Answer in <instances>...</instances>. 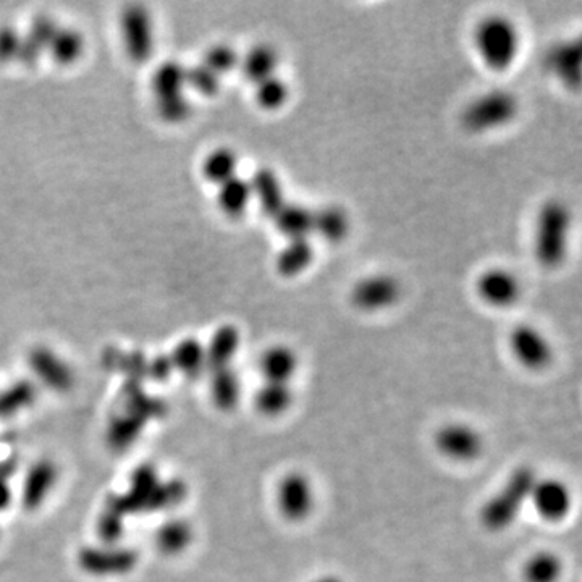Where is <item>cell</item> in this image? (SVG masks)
<instances>
[{
	"label": "cell",
	"instance_id": "obj_12",
	"mask_svg": "<svg viewBox=\"0 0 582 582\" xmlns=\"http://www.w3.org/2000/svg\"><path fill=\"white\" fill-rule=\"evenodd\" d=\"M300 367L295 350L287 345H272L259 358V372L264 382L291 384Z\"/></svg>",
	"mask_w": 582,
	"mask_h": 582
},
{
	"label": "cell",
	"instance_id": "obj_3",
	"mask_svg": "<svg viewBox=\"0 0 582 582\" xmlns=\"http://www.w3.org/2000/svg\"><path fill=\"white\" fill-rule=\"evenodd\" d=\"M474 46L490 70H508L519 54L518 28L503 15L485 17L474 31Z\"/></svg>",
	"mask_w": 582,
	"mask_h": 582
},
{
	"label": "cell",
	"instance_id": "obj_33",
	"mask_svg": "<svg viewBox=\"0 0 582 582\" xmlns=\"http://www.w3.org/2000/svg\"><path fill=\"white\" fill-rule=\"evenodd\" d=\"M186 86H190L203 96H214L219 93L220 76L201 62L194 67L186 68Z\"/></svg>",
	"mask_w": 582,
	"mask_h": 582
},
{
	"label": "cell",
	"instance_id": "obj_38",
	"mask_svg": "<svg viewBox=\"0 0 582 582\" xmlns=\"http://www.w3.org/2000/svg\"><path fill=\"white\" fill-rule=\"evenodd\" d=\"M44 49L38 44L31 41L30 38H23L22 46H20V51H18V60H22L23 64L31 65L38 62L39 57L43 54Z\"/></svg>",
	"mask_w": 582,
	"mask_h": 582
},
{
	"label": "cell",
	"instance_id": "obj_25",
	"mask_svg": "<svg viewBox=\"0 0 582 582\" xmlns=\"http://www.w3.org/2000/svg\"><path fill=\"white\" fill-rule=\"evenodd\" d=\"M350 232V217L340 206H324L314 211L313 233L322 240L338 243Z\"/></svg>",
	"mask_w": 582,
	"mask_h": 582
},
{
	"label": "cell",
	"instance_id": "obj_26",
	"mask_svg": "<svg viewBox=\"0 0 582 582\" xmlns=\"http://www.w3.org/2000/svg\"><path fill=\"white\" fill-rule=\"evenodd\" d=\"M565 566L557 553L539 550L523 566L524 582H560Z\"/></svg>",
	"mask_w": 582,
	"mask_h": 582
},
{
	"label": "cell",
	"instance_id": "obj_14",
	"mask_svg": "<svg viewBox=\"0 0 582 582\" xmlns=\"http://www.w3.org/2000/svg\"><path fill=\"white\" fill-rule=\"evenodd\" d=\"M249 183H251L253 199L258 201L261 211L270 219H274L275 214L287 204L279 175L269 167H261L254 172Z\"/></svg>",
	"mask_w": 582,
	"mask_h": 582
},
{
	"label": "cell",
	"instance_id": "obj_32",
	"mask_svg": "<svg viewBox=\"0 0 582 582\" xmlns=\"http://www.w3.org/2000/svg\"><path fill=\"white\" fill-rule=\"evenodd\" d=\"M290 96V88L287 81H283L279 76H269L266 80L256 83L254 97L258 106L264 110H277L285 106Z\"/></svg>",
	"mask_w": 582,
	"mask_h": 582
},
{
	"label": "cell",
	"instance_id": "obj_23",
	"mask_svg": "<svg viewBox=\"0 0 582 582\" xmlns=\"http://www.w3.org/2000/svg\"><path fill=\"white\" fill-rule=\"evenodd\" d=\"M211 397L220 411H232L240 405L241 379L232 367L211 372Z\"/></svg>",
	"mask_w": 582,
	"mask_h": 582
},
{
	"label": "cell",
	"instance_id": "obj_17",
	"mask_svg": "<svg viewBox=\"0 0 582 582\" xmlns=\"http://www.w3.org/2000/svg\"><path fill=\"white\" fill-rule=\"evenodd\" d=\"M547 65L566 86L578 88L581 83V47L578 41L553 47L547 55Z\"/></svg>",
	"mask_w": 582,
	"mask_h": 582
},
{
	"label": "cell",
	"instance_id": "obj_18",
	"mask_svg": "<svg viewBox=\"0 0 582 582\" xmlns=\"http://www.w3.org/2000/svg\"><path fill=\"white\" fill-rule=\"evenodd\" d=\"M293 403H295V392H293L291 384L262 382L253 398L254 408L266 418L283 416L290 411Z\"/></svg>",
	"mask_w": 582,
	"mask_h": 582
},
{
	"label": "cell",
	"instance_id": "obj_29",
	"mask_svg": "<svg viewBox=\"0 0 582 582\" xmlns=\"http://www.w3.org/2000/svg\"><path fill=\"white\" fill-rule=\"evenodd\" d=\"M170 361L173 367L180 369L185 376H201L207 371L206 346L194 338H186L173 350Z\"/></svg>",
	"mask_w": 582,
	"mask_h": 582
},
{
	"label": "cell",
	"instance_id": "obj_31",
	"mask_svg": "<svg viewBox=\"0 0 582 582\" xmlns=\"http://www.w3.org/2000/svg\"><path fill=\"white\" fill-rule=\"evenodd\" d=\"M186 86V68L177 62H165L152 75V91L157 99L183 94Z\"/></svg>",
	"mask_w": 582,
	"mask_h": 582
},
{
	"label": "cell",
	"instance_id": "obj_27",
	"mask_svg": "<svg viewBox=\"0 0 582 582\" xmlns=\"http://www.w3.org/2000/svg\"><path fill=\"white\" fill-rule=\"evenodd\" d=\"M240 159L237 152L230 148H217L204 157L201 172L207 182L220 186L230 178L237 177Z\"/></svg>",
	"mask_w": 582,
	"mask_h": 582
},
{
	"label": "cell",
	"instance_id": "obj_34",
	"mask_svg": "<svg viewBox=\"0 0 582 582\" xmlns=\"http://www.w3.org/2000/svg\"><path fill=\"white\" fill-rule=\"evenodd\" d=\"M240 59V55L237 54V51L232 46L220 43L209 47L203 64L211 68L212 72H216L217 75L222 76L224 73H228L233 68L238 67L240 65Z\"/></svg>",
	"mask_w": 582,
	"mask_h": 582
},
{
	"label": "cell",
	"instance_id": "obj_40",
	"mask_svg": "<svg viewBox=\"0 0 582 582\" xmlns=\"http://www.w3.org/2000/svg\"><path fill=\"white\" fill-rule=\"evenodd\" d=\"M10 502V492L9 487L4 484V482H0V510H4Z\"/></svg>",
	"mask_w": 582,
	"mask_h": 582
},
{
	"label": "cell",
	"instance_id": "obj_15",
	"mask_svg": "<svg viewBox=\"0 0 582 582\" xmlns=\"http://www.w3.org/2000/svg\"><path fill=\"white\" fill-rule=\"evenodd\" d=\"M59 481V469L52 461L41 460L33 464L23 484V503L28 508L41 507Z\"/></svg>",
	"mask_w": 582,
	"mask_h": 582
},
{
	"label": "cell",
	"instance_id": "obj_42",
	"mask_svg": "<svg viewBox=\"0 0 582 582\" xmlns=\"http://www.w3.org/2000/svg\"><path fill=\"white\" fill-rule=\"evenodd\" d=\"M0 537H2V531H0Z\"/></svg>",
	"mask_w": 582,
	"mask_h": 582
},
{
	"label": "cell",
	"instance_id": "obj_24",
	"mask_svg": "<svg viewBox=\"0 0 582 582\" xmlns=\"http://www.w3.org/2000/svg\"><path fill=\"white\" fill-rule=\"evenodd\" d=\"M240 67L246 78L256 85L275 75L279 67V54L269 44H256L240 59Z\"/></svg>",
	"mask_w": 582,
	"mask_h": 582
},
{
	"label": "cell",
	"instance_id": "obj_5",
	"mask_svg": "<svg viewBox=\"0 0 582 582\" xmlns=\"http://www.w3.org/2000/svg\"><path fill=\"white\" fill-rule=\"evenodd\" d=\"M280 515L290 523H303L316 508V489L308 474L290 471L280 479L275 492Z\"/></svg>",
	"mask_w": 582,
	"mask_h": 582
},
{
	"label": "cell",
	"instance_id": "obj_1",
	"mask_svg": "<svg viewBox=\"0 0 582 582\" xmlns=\"http://www.w3.org/2000/svg\"><path fill=\"white\" fill-rule=\"evenodd\" d=\"M536 469L519 466L508 476L507 482L497 494L481 508V523L487 531H507L515 524L521 511L529 503L532 487L537 481Z\"/></svg>",
	"mask_w": 582,
	"mask_h": 582
},
{
	"label": "cell",
	"instance_id": "obj_8",
	"mask_svg": "<svg viewBox=\"0 0 582 582\" xmlns=\"http://www.w3.org/2000/svg\"><path fill=\"white\" fill-rule=\"evenodd\" d=\"M510 348L516 361L529 371H542L552 363V343L534 325H516L511 330Z\"/></svg>",
	"mask_w": 582,
	"mask_h": 582
},
{
	"label": "cell",
	"instance_id": "obj_37",
	"mask_svg": "<svg viewBox=\"0 0 582 582\" xmlns=\"http://www.w3.org/2000/svg\"><path fill=\"white\" fill-rule=\"evenodd\" d=\"M22 41L23 38L17 30H13L10 26H2L0 28V62L17 59Z\"/></svg>",
	"mask_w": 582,
	"mask_h": 582
},
{
	"label": "cell",
	"instance_id": "obj_39",
	"mask_svg": "<svg viewBox=\"0 0 582 582\" xmlns=\"http://www.w3.org/2000/svg\"><path fill=\"white\" fill-rule=\"evenodd\" d=\"M152 377L156 379H165L172 372L173 364L170 361V356H159L151 363Z\"/></svg>",
	"mask_w": 582,
	"mask_h": 582
},
{
	"label": "cell",
	"instance_id": "obj_13",
	"mask_svg": "<svg viewBox=\"0 0 582 582\" xmlns=\"http://www.w3.org/2000/svg\"><path fill=\"white\" fill-rule=\"evenodd\" d=\"M81 566L85 571L101 576L128 573L135 566L136 555L123 549H88L81 553Z\"/></svg>",
	"mask_w": 582,
	"mask_h": 582
},
{
	"label": "cell",
	"instance_id": "obj_10",
	"mask_svg": "<svg viewBox=\"0 0 582 582\" xmlns=\"http://www.w3.org/2000/svg\"><path fill=\"white\" fill-rule=\"evenodd\" d=\"M477 295L492 308H508L521 295V285L515 274L502 267L485 270L477 279Z\"/></svg>",
	"mask_w": 582,
	"mask_h": 582
},
{
	"label": "cell",
	"instance_id": "obj_36",
	"mask_svg": "<svg viewBox=\"0 0 582 582\" xmlns=\"http://www.w3.org/2000/svg\"><path fill=\"white\" fill-rule=\"evenodd\" d=\"M57 31H59V26L55 23L54 18L47 17V15H39L34 20L33 25H31L28 38L38 44V46L43 47V49H47V46L51 44L52 38H54Z\"/></svg>",
	"mask_w": 582,
	"mask_h": 582
},
{
	"label": "cell",
	"instance_id": "obj_35",
	"mask_svg": "<svg viewBox=\"0 0 582 582\" xmlns=\"http://www.w3.org/2000/svg\"><path fill=\"white\" fill-rule=\"evenodd\" d=\"M157 110H159V115L164 117L167 122L180 123L190 117L193 107H191L190 101L186 99L185 94H177V96L157 99Z\"/></svg>",
	"mask_w": 582,
	"mask_h": 582
},
{
	"label": "cell",
	"instance_id": "obj_6",
	"mask_svg": "<svg viewBox=\"0 0 582 582\" xmlns=\"http://www.w3.org/2000/svg\"><path fill=\"white\" fill-rule=\"evenodd\" d=\"M437 452L455 463H471L484 452L485 442L481 432L468 422H448L435 432Z\"/></svg>",
	"mask_w": 582,
	"mask_h": 582
},
{
	"label": "cell",
	"instance_id": "obj_7",
	"mask_svg": "<svg viewBox=\"0 0 582 582\" xmlns=\"http://www.w3.org/2000/svg\"><path fill=\"white\" fill-rule=\"evenodd\" d=\"M529 503L544 521L558 523L570 515L573 494L570 485L558 477H537Z\"/></svg>",
	"mask_w": 582,
	"mask_h": 582
},
{
	"label": "cell",
	"instance_id": "obj_28",
	"mask_svg": "<svg viewBox=\"0 0 582 582\" xmlns=\"http://www.w3.org/2000/svg\"><path fill=\"white\" fill-rule=\"evenodd\" d=\"M194 539V531L186 519H169L156 534V544L161 552L177 555L185 552Z\"/></svg>",
	"mask_w": 582,
	"mask_h": 582
},
{
	"label": "cell",
	"instance_id": "obj_2",
	"mask_svg": "<svg viewBox=\"0 0 582 582\" xmlns=\"http://www.w3.org/2000/svg\"><path fill=\"white\" fill-rule=\"evenodd\" d=\"M570 209L557 199L540 207L534 233V254L540 266L555 269L565 261L570 240Z\"/></svg>",
	"mask_w": 582,
	"mask_h": 582
},
{
	"label": "cell",
	"instance_id": "obj_19",
	"mask_svg": "<svg viewBox=\"0 0 582 582\" xmlns=\"http://www.w3.org/2000/svg\"><path fill=\"white\" fill-rule=\"evenodd\" d=\"M274 222L288 240L309 238L313 233L314 211L303 204L287 203L275 214Z\"/></svg>",
	"mask_w": 582,
	"mask_h": 582
},
{
	"label": "cell",
	"instance_id": "obj_41",
	"mask_svg": "<svg viewBox=\"0 0 582 582\" xmlns=\"http://www.w3.org/2000/svg\"><path fill=\"white\" fill-rule=\"evenodd\" d=\"M311 582H343L342 579L335 576V574H324V576H319V578L313 579Z\"/></svg>",
	"mask_w": 582,
	"mask_h": 582
},
{
	"label": "cell",
	"instance_id": "obj_30",
	"mask_svg": "<svg viewBox=\"0 0 582 582\" xmlns=\"http://www.w3.org/2000/svg\"><path fill=\"white\" fill-rule=\"evenodd\" d=\"M47 49L59 64L72 65L78 62L85 52V38L80 31L73 28H59Z\"/></svg>",
	"mask_w": 582,
	"mask_h": 582
},
{
	"label": "cell",
	"instance_id": "obj_20",
	"mask_svg": "<svg viewBox=\"0 0 582 582\" xmlns=\"http://www.w3.org/2000/svg\"><path fill=\"white\" fill-rule=\"evenodd\" d=\"M31 367L43 379L44 384L54 387L55 390L65 392L68 387H72L73 374L70 367L51 351L41 350L34 351L31 355Z\"/></svg>",
	"mask_w": 582,
	"mask_h": 582
},
{
	"label": "cell",
	"instance_id": "obj_21",
	"mask_svg": "<svg viewBox=\"0 0 582 582\" xmlns=\"http://www.w3.org/2000/svg\"><path fill=\"white\" fill-rule=\"evenodd\" d=\"M314 259V246L309 238L301 240H288L287 245L280 249L275 259V267L282 277H296L303 274L304 270L311 266Z\"/></svg>",
	"mask_w": 582,
	"mask_h": 582
},
{
	"label": "cell",
	"instance_id": "obj_11",
	"mask_svg": "<svg viewBox=\"0 0 582 582\" xmlns=\"http://www.w3.org/2000/svg\"><path fill=\"white\" fill-rule=\"evenodd\" d=\"M122 33L128 55L136 62L149 59L154 49L152 22L143 7H131L122 18Z\"/></svg>",
	"mask_w": 582,
	"mask_h": 582
},
{
	"label": "cell",
	"instance_id": "obj_4",
	"mask_svg": "<svg viewBox=\"0 0 582 582\" xmlns=\"http://www.w3.org/2000/svg\"><path fill=\"white\" fill-rule=\"evenodd\" d=\"M519 104L515 94L505 89H494L469 102L461 115L464 127L474 133L495 130L515 120Z\"/></svg>",
	"mask_w": 582,
	"mask_h": 582
},
{
	"label": "cell",
	"instance_id": "obj_9",
	"mask_svg": "<svg viewBox=\"0 0 582 582\" xmlns=\"http://www.w3.org/2000/svg\"><path fill=\"white\" fill-rule=\"evenodd\" d=\"M401 287L392 275H369L366 279L356 282L351 290V303L361 311H380L390 308L400 300Z\"/></svg>",
	"mask_w": 582,
	"mask_h": 582
},
{
	"label": "cell",
	"instance_id": "obj_22",
	"mask_svg": "<svg viewBox=\"0 0 582 582\" xmlns=\"http://www.w3.org/2000/svg\"><path fill=\"white\" fill-rule=\"evenodd\" d=\"M251 201H253L251 183L240 175L222 183L217 191L219 209L228 217L243 216L248 211Z\"/></svg>",
	"mask_w": 582,
	"mask_h": 582
},
{
	"label": "cell",
	"instance_id": "obj_16",
	"mask_svg": "<svg viewBox=\"0 0 582 582\" xmlns=\"http://www.w3.org/2000/svg\"><path fill=\"white\" fill-rule=\"evenodd\" d=\"M241 335L235 325H222L212 335L211 342L206 345L207 369L219 371L232 367L233 359L240 350Z\"/></svg>",
	"mask_w": 582,
	"mask_h": 582
}]
</instances>
